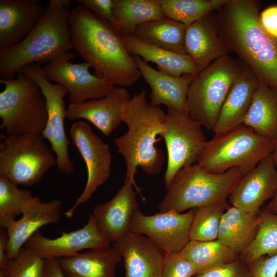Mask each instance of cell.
Wrapping results in <instances>:
<instances>
[{"label": "cell", "instance_id": "obj_1", "mask_svg": "<svg viewBox=\"0 0 277 277\" xmlns=\"http://www.w3.org/2000/svg\"><path fill=\"white\" fill-rule=\"evenodd\" d=\"M260 2L227 0L215 12L222 40L258 78L277 92V38L260 20Z\"/></svg>", "mask_w": 277, "mask_h": 277}, {"label": "cell", "instance_id": "obj_2", "mask_svg": "<svg viewBox=\"0 0 277 277\" xmlns=\"http://www.w3.org/2000/svg\"><path fill=\"white\" fill-rule=\"evenodd\" d=\"M70 25L73 48L94 68L95 75L125 88L139 80L133 56L110 23L81 5L71 10Z\"/></svg>", "mask_w": 277, "mask_h": 277}, {"label": "cell", "instance_id": "obj_3", "mask_svg": "<svg viewBox=\"0 0 277 277\" xmlns=\"http://www.w3.org/2000/svg\"><path fill=\"white\" fill-rule=\"evenodd\" d=\"M166 120V113L160 106H153L147 101L144 90L134 94L123 107L122 122L128 130L115 137L114 143L125 162V178L131 181L143 200L145 199L135 181L137 167L149 175L161 171L165 156L156 143L162 138Z\"/></svg>", "mask_w": 277, "mask_h": 277}, {"label": "cell", "instance_id": "obj_4", "mask_svg": "<svg viewBox=\"0 0 277 277\" xmlns=\"http://www.w3.org/2000/svg\"><path fill=\"white\" fill-rule=\"evenodd\" d=\"M69 8L50 0L34 29L19 44L0 51V77L12 80L25 66L47 64L73 48Z\"/></svg>", "mask_w": 277, "mask_h": 277}, {"label": "cell", "instance_id": "obj_5", "mask_svg": "<svg viewBox=\"0 0 277 277\" xmlns=\"http://www.w3.org/2000/svg\"><path fill=\"white\" fill-rule=\"evenodd\" d=\"M243 175L238 168L222 173L206 171L197 164L181 169L158 205L160 212L174 211L181 213L228 199Z\"/></svg>", "mask_w": 277, "mask_h": 277}, {"label": "cell", "instance_id": "obj_6", "mask_svg": "<svg viewBox=\"0 0 277 277\" xmlns=\"http://www.w3.org/2000/svg\"><path fill=\"white\" fill-rule=\"evenodd\" d=\"M273 140L261 136L241 124L207 141L197 164L214 173L232 168L243 174L272 153Z\"/></svg>", "mask_w": 277, "mask_h": 277}, {"label": "cell", "instance_id": "obj_7", "mask_svg": "<svg viewBox=\"0 0 277 277\" xmlns=\"http://www.w3.org/2000/svg\"><path fill=\"white\" fill-rule=\"evenodd\" d=\"M17 77L0 80L1 129L6 135L42 134L48 120L45 97L31 77L17 72Z\"/></svg>", "mask_w": 277, "mask_h": 277}, {"label": "cell", "instance_id": "obj_8", "mask_svg": "<svg viewBox=\"0 0 277 277\" xmlns=\"http://www.w3.org/2000/svg\"><path fill=\"white\" fill-rule=\"evenodd\" d=\"M243 62L222 56L194 77L187 97L188 114L208 130L214 129L220 111Z\"/></svg>", "mask_w": 277, "mask_h": 277}, {"label": "cell", "instance_id": "obj_9", "mask_svg": "<svg viewBox=\"0 0 277 277\" xmlns=\"http://www.w3.org/2000/svg\"><path fill=\"white\" fill-rule=\"evenodd\" d=\"M0 176L17 185L33 186L56 165L51 149L41 133L2 135Z\"/></svg>", "mask_w": 277, "mask_h": 277}, {"label": "cell", "instance_id": "obj_10", "mask_svg": "<svg viewBox=\"0 0 277 277\" xmlns=\"http://www.w3.org/2000/svg\"><path fill=\"white\" fill-rule=\"evenodd\" d=\"M17 72L31 77L41 89L46 98L48 113V120L42 135L50 143L51 150L55 154L57 171L65 175L72 174L74 166L68 153L71 142L66 136L65 128L67 109L64 98L69 94L68 90L60 84L51 83L46 77L43 67L38 64H29Z\"/></svg>", "mask_w": 277, "mask_h": 277}, {"label": "cell", "instance_id": "obj_11", "mask_svg": "<svg viewBox=\"0 0 277 277\" xmlns=\"http://www.w3.org/2000/svg\"><path fill=\"white\" fill-rule=\"evenodd\" d=\"M165 140L168 154L165 188L182 168L197 164L207 142L202 126L188 114L167 109Z\"/></svg>", "mask_w": 277, "mask_h": 277}, {"label": "cell", "instance_id": "obj_12", "mask_svg": "<svg viewBox=\"0 0 277 277\" xmlns=\"http://www.w3.org/2000/svg\"><path fill=\"white\" fill-rule=\"evenodd\" d=\"M72 143L82 157L87 171V180L81 194L73 205L64 213L73 216L77 207L89 200L100 186L109 177L112 161L109 145L104 143L86 122H74L70 129Z\"/></svg>", "mask_w": 277, "mask_h": 277}, {"label": "cell", "instance_id": "obj_13", "mask_svg": "<svg viewBox=\"0 0 277 277\" xmlns=\"http://www.w3.org/2000/svg\"><path fill=\"white\" fill-rule=\"evenodd\" d=\"M74 57V53L68 51L43 67L50 82H56L66 88L70 103L101 98L115 88L111 82L91 74L89 70L91 66L88 63H71L70 61Z\"/></svg>", "mask_w": 277, "mask_h": 277}, {"label": "cell", "instance_id": "obj_14", "mask_svg": "<svg viewBox=\"0 0 277 277\" xmlns=\"http://www.w3.org/2000/svg\"><path fill=\"white\" fill-rule=\"evenodd\" d=\"M194 209L181 213L174 211L147 215L138 208L133 213L129 230L144 234L166 254L181 251L190 240Z\"/></svg>", "mask_w": 277, "mask_h": 277}, {"label": "cell", "instance_id": "obj_15", "mask_svg": "<svg viewBox=\"0 0 277 277\" xmlns=\"http://www.w3.org/2000/svg\"><path fill=\"white\" fill-rule=\"evenodd\" d=\"M110 242L102 233L90 214L87 223L82 228L61 236L49 239L37 230L23 247L31 249L44 259L73 255L83 249H98L110 246Z\"/></svg>", "mask_w": 277, "mask_h": 277}, {"label": "cell", "instance_id": "obj_16", "mask_svg": "<svg viewBox=\"0 0 277 277\" xmlns=\"http://www.w3.org/2000/svg\"><path fill=\"white\" fill-rule=\"evenodd\" d=\"M276 190L277 169L271 153L241 176L228 199L231 206L258 214L265 202L272 198Z\"/></svg>", "mask_w": 277, "mask_h": 277}, {"label": "cell", "instance_id": "obj_17", "mask_svg": "<svg viewBox=\"0 0 277 277\" xmlns=\"http://www.w3.org/2000/svg\"><path fill=\"white\" fill-rule=\"evenodd\" d=\"M113 247L124 259L125 277H161L166 253L144 234L129 230Z\"/></svg>", "mask_w": 277, "mask_h": 277}, {"label": "cell", "instance_id": "obj_18", "mask_svg": "<svg viewBox=\"0 0 277 277\" xmlns=\"http://www.w3.org/2000/svg\"><path fill=\"white\" fill-rule=\"evenodd\" d=\"M131 97L126 88L117 86L103 98L70 103L67 118L87 121L108 137L122 122L123 106Z\"/></svg>", "mask_w": 277, "mask_h": 277}, {"label": "cell", "instance_id": "obj_19", "mask_svg": "<svg viewBox=\"0 0 277 277\" xmlns=\"http://www.w3.org/2000/svg\"><path fill=\"white\" fill-rule=\"evenodd\" d=\"M133 183L125 178L124 184L110 200L97 204L91 214L102 233L114 243L129 230L133 212L138 208Z\"/></svg>", "mask_w": 277, "mask_h": 277}, {"label": "cell", "instance_id": "obj_20", "mask_svg": "<svg viewBox=\"0 0 277 277\" xmlns=\"http://www.w3.org/2000/svg\"><path fill=\"white\" fill-rule=\"evenodd\" d=\"M141 76L149 86L151 93L149 104L165 105L168 109L188 114L187 97L194 75L174 76L154 69L137 55L133 56Z\"/></svg>", "mask_w": 277, "mask_h": 277}, {"label": "cell", "instance_id": "obj_21", "mask_svg": "<svg viewBox=\"0 0 277 277\" xmlns=\"http://www.w3.org/2000/svg\"><path fill=\"white\" fill-rule=\"evenodd\" d=\"M45 11L39 0L0 1V51L21 42Z\"/></svg>", "mask_w": 277, "mask_h": 277}, {"label": "cell", "instance_id": "obj_22", "mask_svg": "<svg viewBox=\"0 0 277 277\" xmlns=\"http://www.w3.org/2000/svg\"><path fill=\"white\" fill-rule=\"evenodd\" d=\"M184 46L200 71L231 51L219 36L214 11L186 27Z\"/></svg>", "mask_w": 277, "mask_h": 277}, {"label": "cell", "instance_id": "obj_23", "mask_svg": "<svg viewBox=\"0 0 277 277\" xmlns=\"http://www.w3.org/2000/svg\"><path fill=\"white\" fill-rule=\"evenodd\" d=\"M62 202L57 199L43 203L38 196H33L22 213L7 228L6 252L9 260L14 258L27 240L44 225L58 223Z\"/></svg>", "mask_w": 277, "mask_h": 277}, {"label": "cell", "instance_id": "obj_24", "mask_svg": "<svg viewBox=\"0 0 277 277\" xmlns=\"http://www.w3.org/2000/svg\"><path fill=\"white\" fill-rule=\"evenodd\" d=\"M258 84V77L243 62L242 69L231 87L212 130L214 135L243 124Z\"/></svg>", "mask_w": 277, "mask_h": 277}, {"label": "cell", "instance_id": "obj_25", "mask_svg": "<svg viewBox=\"0 0 277 277\" xmlns=\"http://www.w3.org/2000/svg\"><path fill=\"white\" fill-rule=\"evenodd\" d=\"M122 257L112 247L89 249L58 259L66 277H116L115 268Z\"/></svg>", "mask_w": 277, "mask_h": 277}, {"label": "cell", "instance_id": "obj_26", "mask_svg": "<svg viewBox=\"0 0 277 277\" xmlns=\"http://www.w3.org/2000/svg\"><path fill=\"white\" fill-rule=\"evenodd\" d=\"M125 46L130 53L151 62L158 70L174 76L189 74L195 76L200 70L187 54H181L163 49L140 39L133 34L122 35Z\"/></svg>", "mask_w": 277, "mask_h": 277}, {"label": "cell", "instance_id": "obj_27", "mask_svg": "<svg viewBox=\"0 0 277 277\" xmlns=\"http://www.w3.org/2000/svg\"><path fill=\"white\" fill-rule=\"evenodd\" d=\"M259 214L250 213L238 207L229 206L221 218L217 240L240 255L256 235Z\"/></svg>", "mask_w": 277, "mask_h": 277}, {"label": "cell", "instance_id": "obj_28", "mask_svg": "<svg viewBox=\"0 0 277 277\" xmlns=\"http://www.w3.org/2000/svg\"><path fill=\"white\" fill-rule=\"evenodd\" d=\"M243 124L261 136L277 137V92L259 79Z\"/></svg>", "mask_w": 277, "mask_h": 277}, {"label": "cell", "instance_id": "obj_29", "mask_svg": "<svg viewBox=\"0 0 277 277\" xmlns=\"http://www.w3.org/2000/svg\"><path fill=\"white\" fill-rule=\"evenodd\" d=\"M115 28L121 35L133 34L140 25L165 18L158 0H113Z\"/></svg>", "mask_w": 277, "mask_h": 277}, {"label": "cell", "instance_id": "obj_30", "mask_svg": "<svg viewBox=\"0 0 277 277\" xmlns=\"http://www.w3.org/2000/svg\"><path fill=\"white\" fill-rule=\"evenodd\" d=\"M186 27L181 23L165 17L139 25L133 34L149 44L187 54L184 46Z\"/></svg>", "mask_w": 277, "mask_h": 277}, {"label": "cell", "instance_id": "obj_31", "mask_svg": "<svg viewBox=\"0 0 277 277\" xmlns=\"http://www.w3.org/2000/svg\"><path fill=\"white\" fill-rule=\"evenodd\" d=\"M192 263L196 275L207 269L239 260V254L217 240L190 241L180 252Z\"/></svg>", "mask_w": 277, "mask_h": 277}, {"label": "cell", "instance_id": "obj_32", "mask_svg": "<svg viewBox=\"0 0 277 277\" xmlns=\"http://www.w3.org/2000/svg\"><path fill=\"white\" fill-rule=\"evenodd\" d=\"M277 253V214L262 208L259 214L258 229L248 247L240 254L242 263L247 265L265 255Z\"/></svg>", "mask_w": 277, "mask_h": 277}, {"label": "cell", "instance_id": "obj_33", "mask_svg": "<svg viewBox=\"0 0 277 277\" xmlns=\"http://www.w3.org/2000/svg\"><path fill=\"white\" fill-rule=\"evenodd\" d=\"M227 0H158L166 17L188 26Z\"/></svg>", "mask_w": 277, "mask_h": 277}, {"label": "cell", "instance_id": "obj_34", "mask_svg": "<svg viewBox=\"0 0 277 277\" xmlns=\"http://www.w3.org/2000/svg\"><path fill=\"white\" fill-rule=\"evenodd\" d=\"M227 200L193 208L194 211L190 240L211 241L217 240L221 218L229 206Z\"/></svg>", "mask_w": 277, "mask_h": 277}, {"label": "cell", "instance_id": "obj_35", "mask_svg": "<svg viewBox=\"0 0 277 277\" xmlns=\"http://www.w3.org/2000/svg\"><path fill=\"white\" fill-rule=\"evenodd\" d=\"M33 197L30 191L20 189L18 185L0 176V226L8 228L16 216L22 214Z\"/></svg>", "mask_w": 277, "mask_h": 277}, {"label": "cell", "instance_id": "obj_36", "mask_svg": "<svg viewBox=\"0 0 277 277\" xmlns=\"http://www.w3.org/2000/svg\"><path fill=\"white\" fill-rule=\"evenodd\" d=\"M45 260L23 247L13 259L9 260L7 277H43Z\"/></svg>", "mask_w": 277, "mask_h": 277}, {"label": "cell", "instance_id": "obj_37", "mask_svg": "<svg viewBox=\"0 0 277 277\" xmlns=\"http://www.w3.org/2000/svg\"><path fill=\"white\" fill-rule=\"evenodd\" d=\"M194 266L181 252L166 254L161 277H191Z\"/></svg>", "mask_w": 277, "mask_h": 277}, {"label": "cell", "instance_id": "obj_38", "mask_svg": "<svg viewBox=\"0 0 277 277\" xmlns=\"http://www.w3.org/2000/svg\"><path fill=\"white\" fill-rule=\"evenodd\" d=\"M247 265L246 277H276L277 253L262 256Z\"/></svg>", "mask_w": 277, "mask_h": 277}, {"label": "cell", "instance_id": "obj_39", "mask_svg": "<svg viewBox=\"0 0 277 277\" xmlns=\"http://www.w3.org/2000/svg\"><path fill=\"white\" fill-rule=\"evenodd\" d=\"M242 264L238 260L207 269L196 274V277H246Z\"/></svg>", "mask_w": 277, "mask_h": 277}, {"label": "cell", "instance_id": "obj_40", "mask_svg": "<svg viewBox=\"0 0 277 277\" xmlns=\"http://www.w3.org/2000/svg\"><path fill=\"white\" fill-rule=\"evenodd\" d=\"M76 2L81 3L98 17L109 22L115 27V21L113 13V0H77Z\"/></svg>", "mask_w": 277, "mask_h": 277}, {"label": "cell", "instance_id": "obj_41", "mask_svg": "<svg viewBox=\"0 0 277 277\" xmlns=\"http://www.w3.org/2000/svg\"><path fill=\"white\" fill-rule=\"evenodd\" d=\"M260 20L264 29L277 38V6H271L260 14Z\"/></svg>", "mask_w": 277, "mask_h": 277}, {"label": "cell", "instance_id": "obj_42", "mask_svg": "<svg viewBox=\"0 0 277 277\" xmlns=\"http://www.w3.org/2000/svg\"><path fill=\"white\" fill-rule=\"evenodd\" d=\"M8 238L7 230L1 228L0 229V271H7L9 261L6 252Z\"/></svg>", "mask_w": 277, "mask_h": 277}, {"label": "cell", "instance_id": "obj_43", "mask_svg": "<svg viewBox=\"0 0 277 277\" xmlns=\"http://www.w3.org/2000/svg\"><path fill=\"white\" fill-rule=\"evenodd\" d=\"M43 277H66L60 267L58 259H45Z\"/></svg>", "mask_w": 277, "mask_h": 277}, {"label": "cell", "instance_id": "obj_44", "mask_svg": "<svg viewBox=\"0 0 277 277\" xmlns=\"http://www.w3.org/2000/svg\"><path fill=\"white\" fill-rule=\"evenodd\" d=\"M262 209L269 212L277 214V190L272 198Z\"/></svg>", "mask_w": 277, "mask_h": 277}, {"label": "cell", "instance_id": "obj_45", "mask_svg": "<svg viewBox=\"0 0 277 277\" xmlns=\"http://www.w3.org/2000/svg\"><path fill=\"white\" fill-rule=\"evenodd\" d=\"M272 159L277 169V137L273 140V149L272 153Z\"/></svg>", "mask_w": 277, "mask_h": 277}]
</instances>
